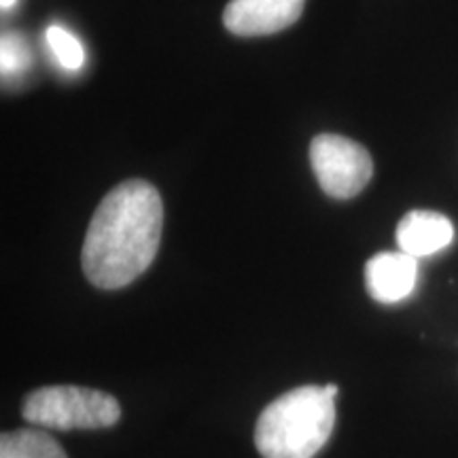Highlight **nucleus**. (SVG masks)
Masks as SVG:
<instances>
[{"instance_id": "nucleus-9", "label": "nucleus", "mask_w": 458, "mask_h": 458, "mask_svg": "<svg viewBox=\"0 0 458 458\" xmlns=\"http://www.w3.org/2000/svg\"><path fill=\"white\" fill-rule=\"evenodd\" d=\"M45 41L51 55L55 57V62L66 71H79L85 62V49L81 41L74 37L72 32H68L64 26H49L45 30Z\"/></svg>"}, {"instance_id": "nucleus-2", "label": "nucleus", "mask_w": 458, "mask_h": 458, "mask_svg": "<svg viewBox=\"0 0 458 458\" xmlns=\"http://www.w3.org/2000/svg\"><path fill=\"white\" fill-rule=\"evenodd\" d=\"M335 425V403L325 386H300L280 394L259 414L255 445L263 458H312Z\"/></svg>"}, {"instance_id": "nucleus-6", "label": "nucleus", "mask_w": 458, "mask_h": 458, "mask_svg": "<svg viewBox=\"0 0 458 458\" xmlns=\"http://www.w3.org/2000/svg\"><path fill=\"white\" fill-rule=\"evenodd\" d=\"M418 284V259L403 250L376 253L365 266V286L371 300L399 303L414 293Z\"/></svg>"}, {"instance_id": "nucleus-5", "label": "nucleus", "mask_w": 458, "mask_h": 458, "mask_svg": "<svg viewBox=\"0 0 458 458\" xmlns=\"http://www.w3.org/2000/svg\"><path fill=\"white\" fill-rule=\"evenodd\" d=\"M306 0H232L223 24L238 37H263L293 26Z\"/></svg>"}, {"instance_id": "nucleus-11", "label": "nucleus", "mask_w": 458, "mask_h": 458, "mask_svg": "<svg viewBox=\"0 0 458 458\" xmlns=\"http://www.w3.org/2000/svg\"><path fill=\"white\" fill-rule=\"evenodd\" d=\"M0 4H3V9L7 11V9H11L15 4V0H0Z\"/></svg>"}, {"instance_id": "nucleus-1", "label": "nucleus", "mask_w": 458, "mask_h": 458, "mask_svg": "<svg viewBox=\"0 0 458 458\" xmlns=\"http://www.w3.org/2000/svg\"><path fill=\"white\" fill-rule=\"evenodd\" d=\"M164 229V206L147 181H125L108 191L85 233L81 266L98 289L134 283L156 259Z\"/></svg>"}, {"instance_id": "nucleus-8", "label": "nucleus", "mask_w": 458, "mask_h": 458, "mask_svg": "<svg viewBox=\"0 0 458 458\" xmlns=\"http://www.w3.org/2000/svg\"><path fill=\"white\" fill-rule=\"evenodd\" d=\"M0 458H68L62 445L41 428H17L0 437Z\"/></svg>"}, {"instance_id": "nucleus-3", "label": "nucleus", "mask_w": 458, "mask_h": 458, "mask_svg": "<svg viewBox=\"0 0 458 458\" xmlns=\"http://www.w3.org/2000/svg\"><path fill=\"white\" fill-rule=\"evenodd\" d=\"M21 416L43 428H106L122 418L119 401L98 388L43 386L24 399Z\"/></svg>"}, {"instance_id": "nucleus-10", "label": "nucleus", "mask_w": 458, "mask_h": 458, "mask_svg": "<svg viewBox=\"0 0 458 458\" xmlns=\"http://www.w3.org/2000/svg\"><path fill=\"white\" fill-rule=\"evenodd\" d=\"M0 62H3V74H9V77L26 71L30 55H28V47L20 34H3V41H0Z\"/></svg>"}, {"instance_id": "nucleus-4", "label": "nucleus", "mask_w": 458, "mask_h": 458, "mask_svg": "<svg viewBox=\"0 0 458 458\" xmlns=\"http://www.w3.org/2000/svg\"><path fill=\"white\" fill-rule=\"evenodd\" d=\"M310 162L320 189L335 199L359 196L374 174L368 148L337 134H320L312 140Z\"/></svg>"}, {"instance_id": "nucleus-7", "label": "nucleus", "mask_w": 458, "mask_h": 458, "mask_svg": "<svg viewBox=\"0 0 458 458\" xmlns=\"http://www.w3.org/2000/svg\"><path fill=\"white\" fill-rule=\"evenodd\" d=\"M452 242L454 225L448 216L435 210H411L397 225L399 250L416 259L442 253Z\"/></svg>"}]
</instances>
